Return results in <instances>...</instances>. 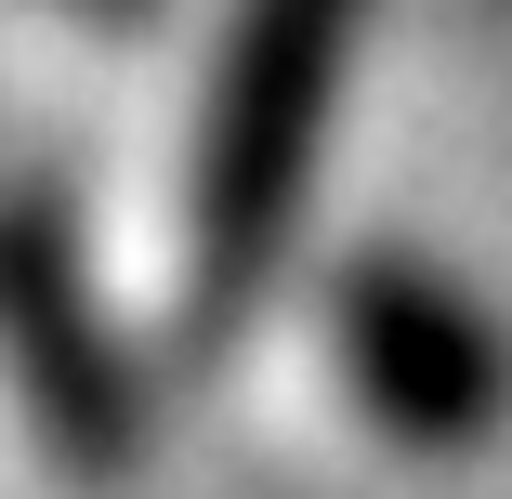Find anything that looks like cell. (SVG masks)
<instances>
[{
	"instance_id": "6da1fadb",
	"label": "cell",
	"mask_w": 512,
	"mask_h": 499,
	"mask_svg": "<svg viewBox=\"0 0 512 499\" xmlns=\"http://www.w3.org/2000/svg\"><path fill=\"white\" fill-rule=\"evenodd\" d=\"M355 27H368V0H224L197 132H184V342H224L276 289Z\"/></svg>"
},
{
	"instance_id": "7a4b0ae2",
	"label": "cell",
	"mask_w": 512,
	"mask_h": 499,
	"mask_svg": "<svg viewBox=\"0 0 512 499\" xmlns=\"http://www.w3.org/2000/svg\"><path fill=\"white\" fill-rule=\"evenodd\" d=\"M316 342L355 394V421L407 460H473L512 434V329L421 250H342L316 289Z\"/></svg>"
},
{
	"instance_id": "3957f363",
	"label": "cell",
	"mask_w": 512,
	"mask_h": 499,
	"mask_svg": "<svg viewBox=\"0 0 512 499\" xmlns=\"http://www.w3.org/2000/svg\"><path fill=\"white\" fill-rule=\"evenodd\" d=\"M0 381H14V421L40 434V460L66 486H132L145 473V381L92 303L79 224L40 184H0Z\"/></svg>"
},
{
	"instance_id": "277c9868",
	"label": "cell",
	"mask_w": 512,
	"mask_h": 499,
	"mask_svg": "<svg viewBox=\"0 0 512 499\" xmlns=\"http://www.w3.org/2000/svg\"><path fill=\"white\" fill-rule=\"evenodd\" d=\"M66 14H106V27H132V14H158V0H66Z\"/></svg>"
}]
</instances>
